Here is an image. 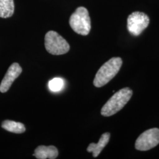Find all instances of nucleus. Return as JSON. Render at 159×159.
<instances>
[{"label": "nucleus", "mask_w": 159, "mask_h": 159, "mask_svg": "<svg viewBox=\"0 0 159 159\" xmlns=\"http://www.w3.org/2000/svg\"><path fill=\"white\" fill-rule=\"evenodd\" d=\"M1 127L6 130L17 134L23 133L25 131V127L23 123L12 120H7L4 121L2 123Z\"/></svg>", "instance_id": "nucleus-10"}, {"label": "nucleus", "mask_w": 159, "mask_h": 159, "mask_svg": "<svg viewBox=\"0 0 159 159\" xmlns=\"http://www.w3.org/2000/svg\"><path fill=\"white\" fill-rule=\"evenodd\" d=\"M14 12V0H0V17H11Z\"/></svg>", "instance_id": "nucleus-11"}, {"label": "nucleus", "mask_w": 159, "mask_h": 159, "mask_svg": "<svg viewBox=\"0 0 159 159\" xmlns=\"http://www.w3.org/2000/svg\"><path fill=\"white\" fill-rule=\"evenodd\" d=\"M159 144V129L153 128L143 132L137 138L135 148L140 151H148Z\"/></svg>", "instance_id": "nucleus-5"}, {"label": "nucleus", "mask_w": 159, "mask_h": 159, "mask_svg": "<svg viewBox=\"0 0 159 159\" xmlns=\"http://www.w3.org/2000/svg\"><path fill=\"white\" fill-rule=\"evenodd\" d=\"M123 61L120 57H113L104 63L98 70L93 81L96 87H102L107 84L119 73Z\"/></svg>", "instance_id": "nucleus-1"}, {"label": "nucleus", "mask_w": 159, "mask_h": 159, "mask_svg": "<svg viewBox=\"0 0 159 159\" xmlns=\"http://www.w3.org/2000/svg\"><path fill=\"white\" fill-rule=\"evenodd\" d=\"M22 68L17 63H13L7 70L4 79L0 84V92L6 93L8 91L14 80L22 73Z\"/></svg>", "instance_id": "nucleus-7"}, {"label": "nucleus", "mask_w": 159, "mask_h": 159, "mask_svg": "<svg viewBox=\"0 0 159 159\" xmlns=\"http://www.w3.org/2000/svg\"><path fill=\"white\" fill-rule=\"evenodd\" d=\"M69 23L71 29L77 34L87 35L90 31L91 20L85 7L77 8L70 18Z\"/></svg>", "instance_id": "nucleus-3"}, {"label": "nucleus", "mask_w": 159, "mask_h": 159, "mask_svg": "<svg viewBox=\"0 0 159 159\" xmlns=\"http://www.w3.org/2000/svg\"><path fill=\"white\" fill-rule=\"evenodd\" d=\"M58 155L57 148L54 146H39L34 150L33 156L38 159H55Z\"/></svg>", "instance_id": "nucleus-8"}, {"label": "nucleus", "mask_w": 159, "mask_h": 159, "mask_svg": "<svg viewBox=\"0 0 159 159\" xmlns=\"http://www.w3.org/2000/svg\"><path fill=\"white\" fill-rule=\"evenodd\" d=\"M110 137V134L109 133H105L102 134L100 137L98 142L97 143H91L88 148L87 150L89 153H92L93 156L94 157H97L102 152L103 148L108 144Z\"/></svg>", "instance_id": "nucleus-9"}, {"label": "nucleus", "mask_w": 159, "mask_h": 159, "mask_svg": "<svg viewBox=\"0 0 159 159\" xmlns=\"http://www.w3.org/2000/svg\"><path fill=\"white\" fill-rule=\"evenodd\" d=\"M132 95L133 91L129 87L123 88L116 92L103 106L101 110L102 115L109 117L117 113L125 106Z\"/></svg>", "instance_id": "nucleus-2"}, {"label": "nucleus", "mask_w": 159, "mask_h": 159, "mask_svg": "<svg viewBox=\"0 0 159 159\" xmlns=\"http://www.w3.org/2000/svg\"><path fill=\"white\" fill-rule=\"evenodd\" d=\"M45 47L47 51L52 55H63L70 50V45L57 32L48 31L45 35Z\"/></svg>", "instance_id": "nucleus-4"}, {"label": "nucleus", "mask_w": 159, "mask_h": 159, "mask_svg": "<svg viewBox=\"0 0 159 159\" xmlns=\"http://www.w3.org/2000/svg\"><path fill=\"white\" fill-rule=\"evenodd\" d=\"M64 84V83L62 79L54 78L50 81L48 87L51 91L57 92L63 89Z\"/></svg>", "instance_id": "nucleus-12"}, {"label": "nucleus", "mask_w": 159, "mask_h": 159, "mask_svg": "<svg viewBox=\"0 0 159 159\" xmlns=\"http://www.w3.org/2000/svg\"><path fill=\"white\" fill-rule=\"evenodd\" d=\"M149 22V18L146 14L134 12L128 17L127 29L132 35L138 36L148 27Z\"/></svg>", "instance_id": "nucleus-6"}]
</instances>
